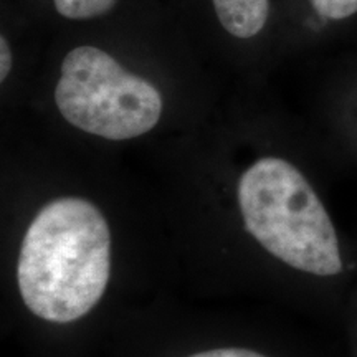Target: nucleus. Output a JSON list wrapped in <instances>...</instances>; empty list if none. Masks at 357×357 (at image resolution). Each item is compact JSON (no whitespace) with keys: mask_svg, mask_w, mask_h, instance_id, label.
<instances>
[{"mask_svg":"<svg viewBox=\"0 0 357 357\" xmlns=\"http://www.w3.org/2000/svg\"><path fill=\"white\" fill-rule=\"evenodd\" d=\"M223 29L236 38H252L265 26L270 13L268 0H212Z\"/></svg>","mask_w":357,"mask_h":357,"instance_id":"4","label":"nucleus"},{"mask_svg":"<svg viewBox=\"0 0 357 357\" xmlns=\"http://www.w3.org/2000/svg\"><path fill=\"white\" fill-rule=\"evenodd\" d=\"M111 275L108 222L91 202L56 199L22 242L17 281L25 306L50 323H71L100 303Z\"/></svg>","mask_w":357,"mask_h":357,"instance_id":"1","label":"nucleus"},{"mask_svg":"<svg viewBox=\"0 0 357 357\" xmlns=\"http://www.w3.org/2000/svg\"><path fill=\"white\" fill-rule=\"evenodd\" d=\"M190 357H265L250 349H238V347H225V349L204 351Z\"/></svg>","mask_w":357,"mask_h":357,"instance_id":"7","label":"nucleus"},{"mask_svg":"<svg viewBox=\"0 0 357 357\" xmlns=\"http://www.w3.org/2000/svg\"><path fill=\"white\" fill-rule=\"evenodd\" d=\"M56 12L70 20H89L113 10L118 0H53Z\"/></svg>","mask_w":357,"mask_h":357,"instance_id":"5","label":"nucleus"},{"mask_svg":"<svg viewBox=\"0 0 357 357\" xmlns=\"http://www.w3.org/2000/svg\"><path fill=\"white\" fill-rule=\"evenodd\" d=\"M55 101L75 128L111 141L142 136L162 113L153 84L95 47H78L65 56Z\"/></svg>","mask_w":357,"mask_h":357,"instance_id":"3","label":"nucleus"},{"mask_svg":"<svg viewBox=\"0 0 357 357\" xmlns=\"http://www.w3.org/2000/svg\"><path fill=\"white\" fill-rule=\"evenodd\" d=\"M0 56H2V65H0V78L3 79L7 78V75L10 73V68H12V53H10V48H8V43L6 38H0Z\"/></svg>","mask_w":357,"mask_h":357,"instance_id":"8","label":"nucleus"},{"mask_svg":"<svg viewBox=\"0 0 357 357\" xmlns=\"http://www.w3.org/2000/svg\"><path fill=\"white\" fill-rule=\"evenodd\" d=\"M245 229L266 252L316 276L342 271L336 230L306 177L288 160L263 158L238 182Z\"/></svg>","mask_w":357,"mask_h":357,"instance_id":"2","label":"nucleus"},{"mask_svg":"<svg viewBox=\"0 0 357 357\" xmlns=\"http://www.w3.org/2000/svg\"><path fill=\"white\" fill-rule=\"evenodd\" d=\"M311 3L328 20H344L357 13V0H311Z\"/></svg>","mask_w":357,"mask_h":357,"instance_id":"6","label":"nucleus"}]
</instances>
